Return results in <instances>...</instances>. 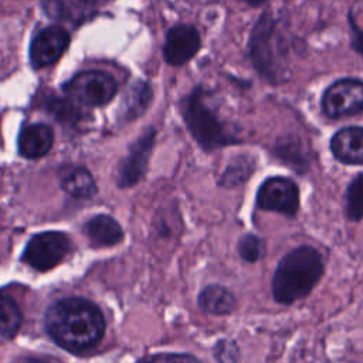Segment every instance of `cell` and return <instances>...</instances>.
Listing matches in <instances>:
<instances>
[{
	"mask_svg": "<svg viewBox=\"0 0 363 363\" xmlns=\"http://www.w3.org/2000/svg\"><path fill=\"white\" fill-rule=\"evenodd\" d=\"M45 328L60 346L82 352L102 339L105 320L95 303L82 298H69L48 308Z\"/></svg>",
	"mask_w": 363,
	"mask_h": 363,
	"instance_id": "obj_1",
	"label": "cell"
},
{
	"mask_svg": "<svg viewBox=\"0 0 363 363\" xmlns=\"http://www.w3.org/2000/svg\"><path fill=\"white\" fill-rule=\"evenodd\" d=\"M325 271L322 254L311 247L301 245L285 254L272 277V296L278 303L292 305L311 294Z\"/></svg>",
	"mask_w": 363,
	"mask_h": 363,
	"instance_id": "obj_2",
	"label": "cell"
},
{
	"mask_svg": "<svg viewBox=\"0 0 363 363\" xmlns=\"http://www.w3.org/2000/svg\"><path fill=\"white\" fill-rule=\"evenodd\" d=\"M180 112L189 132L203 150L211 152L240 142L235 132L207 104L203 86H196L180 101Z\"/></svg>",
	"mask_w": 363,
	"mask_h": 363,
	"instance_id": "obj_3",
	"label": "cell"
},
{
	"mask_svg": "<svg viewBox=\"0 0 363 363\" xmlns=\"http://www.w3.org/2000/svg\"><path fill=\"white\" fill-rule=\"evenodd\" d=\"M248 48L251 61L262 78L272 84L284 81L288 74L286 45L277 20L269 13H264L254 24Z\"/></svg>",
	"mask_w": 363,
	"mask_h": 363,
	"instance_id": "obj_4",
	"label": "cell"
},
{
	"mask_svg": "<svg viewBox=\"0 0 363 363\" xmlns=\"http://www.w3.org/2000/svg\"><path fill=\"white\" fill-rule=\"evenodd\" d=\"M62 88L67 98L79 106H102L116 95L118 84L105 71L88 69L74 75Z\"/></svg>",
	"mask_w": 363,
	"mask_h": 363,
	"instance_id": "obj_5",
	"label": "cell"
},
{
	"mask_svg": "<svg viewBox=\"0 0 363 363\" xmlns=\"http://www.w3.org/2000/svg\"><path fill=\"white\" fill-rule=\"evenodd\" d=\"M71 240L58 231H47L34 235L23 254V259L37 271H48L57 267L69 252Z\"/></svg>",
	"mask_w": 363,
	"mask_h": 363,
	"instance_id": "obj_6",
	"label": "cell"
},
{
	"mask_svg": "<svg viewBox=\"0 0 363 363\" xmlns=\"http://www.w3.org/2000/svg\"><path fill=\"white\" fill-rule=\"evenodd\" d=\"M322 111L332 119L360 113L363 111V81L342 78L333 82L322 96Z\"/></svg>",
	"mask_w": 363,
	"mask_h": 363,
	"instance_id": "obj_7",
	"label": "cell"
},
{
	"mask_svg": "<svg viewBox=\"0 0 363 363\" xmlns=\"http://www.w3.org/2000/svg\"><path fill=\"white\" fill-rule=\"evenodd\" d=\"M257 207L285 216H295L299 210L298 184L284 176H272L264 180L257 193Z\"/></svg>",
	"mask_w": 363,
	"mask_h": 363,
	"instance_id": "obj_8",
	"label": "cell"
},
{
	"mask_svg": "<svg viewBox=\"0 0 363 363\" xmlns=\"http://www.w3.org/2000/svg\"><path fill=\"white\" fill-rule=\"evenodd\" d=\"M69 34L61 26L43 28L31 41L30 60L34 68H44L55 64L69 45Z\"/></svg>",
	"mask_w": 363,
	"mask_h": 363,
	"instance_id": "obj_9",
	"label": "cell"
},
{
	"mask_svg": "<svg viewBox=\"0 0 363 363\" xmlns=\"http://www.w3.org/2000/svg\"><path fill=\"white\" fill-rule=\"evenodd\" d=\"M156 139L155 128H147L130 146L128 156L122 160L118 173V183L121 187L136 184L145 174L149 157L153 150Z\"/></svg>",
	"mask_w": 363,
	"mask_h": 363,
	"instance_id": "obj_10",
	"label": "cell"
},
{
	"mask_svg": "<svg viewBox=\"0 0 363 363\" xmlns=\"http://www.w3.org/2000/svg\"><path fill=\"white\" fill-rule=\"evenodd\" d=\"M201 38L196 27L189 24H177L166 34L163 57L169 65L180 67L190 61L200 50Z\"/></svg>",
	"mask_w": 363,
	"mask_h": 363,
	"instance_id": "obj_11",
	"label": "cell"
},
{
	"mask_svg": "<svg viewBox=\"0 0 363 363\" xmlns=\"http://www.w3.org/2000/svg\"><path fill=\"white\" fill-rule=\"evenodd\" d=\"M330 150L345 164H363V128L349 126L337 130L330 139Z\"/></svg>",
	"mask_w": 363,
	"mask_h": 363,
	"instance_id": "obj_12",
	"label": "cell"
},
{
	"mask_svg": "<svg viewBox=\"0 0 363 363\" xmlns=\"http://www.w3.org/2000/svg\"><path fill=\"white\" fill-rule=\"evenodd\" d=\"M44 13L55 21L81 24L96 10L86 0H41Z\"/></svg>",
	"mask_w": 363,
	"mask_h": 363,
	"instance_id": "obj_13",
	"label": "cell"
},
{
	"mask_svg": "<svg viewBox=\"0 0 363 363\" xmlns=\"http://www.w3.org/2000/svg\"><path fill=\"white\" fill-rule=\"evenodd\" d=\"M54 142L52 129L45 123L26 126L18 135V152L27 159H37L48 153Z\"/></svg>",
	"mask_w": 363,
	"mask_h": 363,
	"instance_id": "obj_14",
	"label": "cell"
},
{
	"mask_svg": "<svg viewBox=\"0 0 363 363\" xmlns=\"http://www.w3.org/2000/svg\"><path fill=\"white\" fill-rule=\"evenodd\" d=\"M84 233L94 247H111L123 240L122 227L115 218L105 214L92 217L84 225Z\"/></svg>",
	"mask_w": 363,
	"mask_h": 363,
	"instance_id": "obj_15",
	"label": "cell"
},
{
	"mask_svg": "<svg viewBox=\"0 0 363 363\" xmlns=\"http://www.w3.org/2000/svg\"><path fill=\"white\" fill-rule=\"evenodd\" d=\"M197 303L201 311L211 315H228L235 309L237 301L234 294L225 286L213 284L201 289L197 296Z\"/></svg>",
	"mask_w": 363,
	"mask_h": 363,
	"instance_id": "obj_16",
	"label": "cell"
},
{
	"mask_svg": "<svg viewBox=\"0 0 363 363\" xmlns=\"http://www.w3.org/2000/svg\"><path fill=\"white\" fill-rule=\"evenodd\" d=\"M152 96H153L152 88L147 82H145V81L133 82L128 88L126 94L122 99L121 113H122L123 119L133 121V119L139 118L140 115H143L152 101Z\"/></svg>",
	"mask_w": 363,
	"mask_h": 363,
	"instance_id": "obj_17",
	"label": "cell"
},
{
	"mask_svg": "<svg viewBox=\"0 0 363 363\" xmlns=\"http://www.w3.org/2000/svg\"><path fill=\"white\" fill-rule=\"evenodd\" d=\"M254 170H255V162L251 156L248 155L235 156L225 167L218 183L224 187L240 186L251 177Z\"/></svg>",
	"mask_w": 363,
	"mask_h": 363,
	"instance_id": "obj_18",
	"label": "cell"
},
{
	"mask_svg": "<svg viewBox=\"0 0 363 363\" xmlns=\"http://www.w3.org/2000/svg\"><path fill=\"white\" fill-rule=\"evenodd\" d=\"M62 189L75 199H89L96 191L92 174L82 167L74 169L62 180Z\"/></svg>",
	"mask_w": 363,
	"mask_h": 363,
	"instance_id": "obj_19",
	"label": "cell"
},
{
	"mask_svg": "<svg viewBox=\"0 0 363 363\" xmlns=\"http://www.w3.org/2000/svg\"><path fill=\"white\" fill-rule=\"evenodd\" d=\"M21 325L18 305L10 296L0 294V336L13 337Z\"/></svg>",
	"mask_w": 363,
	"mask_h": 363,
	"instance_id": "obj_20",
	"label": "cell"
},
{
	"mask_svg": "<svg viewBox=\"0 0 363 363\" xmlns=\"http://www.w3.org/2000/svg\"><path fill=\"white\" fill-rule=\"evenodd\" d=\"M345 213L350 221L363 218V173L356 176L346 189Z\"/></svg>",
	"mask_w": 363,
	"mask_h": 363,
	"instance_id": "obj_21",
	"label": "cell"
},
{
	"mask_svg": "<svg viewBox=\"0 0 363 363\" xmlns=\"http://www.w3.org/2000/svg\"><path fill=\"white\" fill-rule=\"evenodd\" d=\"M48 102L50 104L47 105V109L55 119L61 122H68V123H74L81 119V113H82L81 106L74 101H71L69 98L67 99L52 98Z\"/></svg>",
	"mask_w": 363,
	"mask_h": 363,
	"instance_id": "obj_22",
	"label": "cell"
},
{
	"mask_svg": "<svg viewBox=\"0 0 363 363\" xmlns=\"http://www.w3.org/2000/svg\"><path fill=\"white\" fill-rule=\"evenodd\" d=\"M237 250L242 259L248 262H255L264 257L265 245L264 241L255 234H245L240 238Z\"/></svg>",
	"mask_w": 363,
	"mask_h": 363,
	"instance_id": "obj_23",
	"label": "cell"
},
{
	"mask_svg": "<svg viewBox=\"0 0 363 363\" xmlns=\"http://www.w3.org/2000/svg\"><path fill=\"white\" fill-rule=\"evenodd\" d=\"M238 346L231 340H220L214 347V357L218 363H237L238 360Z\"/></svg>",
	"mask_w": 363,
	"mask_h": 363,
	"instance_id": "obj_24",
	"label": "cell"
},
{
	"mask_svg": "<svg viewBox=\"0 0 363 363\" xmlns=\"http://www.w3.org/2000/svg\"><path fill=\"white\" fill-rule=\"evenodd\" d=\"M138 363H200V362L191 354L160 353V354H153V356L145 357V359L139 360Z\"/></svg>",
	"mask_w": 363,
	"mask_h": 363,
	"instance_id": "obj_25",
	"label": "cell"
},
{
	"mask_svg": "<svg viewBox=\"0 0 363 363\" xmlns=\"http://www.w3.org/2000/svg\"><path fill=\"white\" fill-rule=\"evenodd\" d=\"M350 27H352V45L356 52L363 55V28L357 26V23L349 17Z\"/></svg>",
	"mask_w": 363,
	"mask_h": 363,
	"instance_id": "obj_26",
	"label": "cell"
},
{
	"mask_svg": "<svg viewBox=\"0 0 363 363\" xmlns=\"http://www.w3.org/2000/svg\"><path fill=\"white\" fill-rule=\"evenodd\" d=\"M86 1H88L95 10H98V7L106 4V3H109V1H112V0H86Z\"/></svg>",
	"mask_w": 363,
	"mask_h": 363,
	"instance_id": "obj_27",
	"label": "cell"
},
{
	"mask_svg": "<svg viewBox=\"0 0 363 363\" xmlns=\"http://www.w3.org/2000/svg\"><path fill=\"white\" fill-rule=\"evenodd\" d=\"M241 1H244V3H247L250 6H252V7H258V6L264 4L267 0H241Z\"/></svg>",
	"mask_w": 363,
	"mask_h": 363,
	"instance_id": "obj_28",
	"label": "cell"
}]
</instances>
